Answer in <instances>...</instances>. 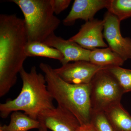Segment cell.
<instances>
[{
	"label": "cell",
	"mask_w": 131,
	"mask_h": 131,
	"mask_svg": "<svg viewBox=\"0 0 131 131\" xmlns=\"http://www.w3.org/2000/svg\"><path fill=\"white\" fill-rule=\"evenodd\" d=\"M104 38L108 47L126 61L131 59V39L122 36L120 30L121 21L113 14L107 12L104 15Z\"/></svg>",
	"instance_id": "6"
},
{
	"label": "cell",
	"mask_w": 131,
	"mask_h": 131,
	"mask_svg": "<svg viewBox=\"0 0 131 131\" xmlns=\"http://www.w3.org/2000/svg\"><path fill=\"white\" fill-rule=\"evenodd\" d=\"M38 120L52 131H80L81 126L74 115L58 105L41 113Z\"/></svg>",
	"instance_id": "8"
},
{
	"label": "cell",
	"mask_w": 131,
	"mask_h": 131,
	"mask_svg": "<svg viewBox=\"0 0 131 131\" xmlns=\"http://www.w3.org/2000/svg\"><path fill=\"white\" fill-rule=\"evenodd\" d=\"M104 70L114 78L124 94L131 92V70L118 66H108Z\"/></svg>",
	"instance_id": "16"
},
{
	"label": "cell",
	"mask_w": 131,
	"mask_h": 131,
	"mask_svg": "<svg viewBox=\"0 0 131 131\" xmlns=\"http://www.w3.org/2000/svg\"><path fill=\"white\" fill-rule=\"evenodd\" d=\"M89 62L102 67L121 66L125 62L119 55L109 47L97 48L91 51Z\"/></svg>",
	"instance_id": "13"
},
{
	"label": "cell",
	"mask_w": 131,
	"mask_h": 131,
	"mask_svg": "<svg viewBox=\"0 0 131 131\" xmlns=\"http://www.w3.org/2000/svg\"><path fill=\"white\" fill-rule=\"evenodd\" d=\"M104 25L103 19H98L85 22L78 32L69 39L84 49L91 51L97 48L108 47L104 40Z\"/></svg>",
	"instance_id": "9"
},
{
	"label": "cell",
	"mask_w": 131,
	"mask_h": 131,
	"mask_svg": "<svg viewBox=\"0 0 131 131\" xmlns=\"http://www.w3.org/2000/svg\"><path fill=\"white\" fill-rule=\"evenodd\" d=\"M23 82L21 91L13 100L0 104V115L5 119L12 113L24 111L32 118L38 120L42 112L55 107L47 89L45 75L38 73L35 66L27 72L23 68L19 73Z\"/></svg>",
	"instance_id": "2"
},
{
	"label": "cell",
	"mask_w": 131,
	"mask_h": 131,
	"mask_svg": "<svg viewBox=\"0 0 131 131\" xmlns=\"http://www.w3.org/2000/svg\"><path fill=\"white\" fill-rule=\"evenodd\" d=\"M108 0H75L69 14L64 19V26L74 24L77 20L86 22L94 19L96 13L103 8H106Z\"/></svg>",
	"instance_id": "11"
},
{
	"label": "cell",
	"mask_w": 131,
	"mask_h": 131,
	"mask_svg": "<svg viewBox=\"0 0 131 131\" xmlns=\"http://www.w3.org/2000/svg\"><path fill=\"white\" fill-rule=\"evenodd\" d=\"M71 1V0H51L54 14H59L67 9L70 5Z\"/></svg>",
	"instance_id": "19"
},
{
	"label": "cell",
	"mask_w": 131,
	"mask_h": 131,
	"mask_svg": "<svg viewBox=\"0 0 131 131\" xmlns=\"http://www.w3.org/2000/svg\"><path fill=\"white\" fill-rule=\"evenodd\" d=\"M80 131H96L91 124L81 126Z\"/></svg>",
	"instance_id": "20"
},
{
	"label": "cell",
	"mask_w": 131,
	"mask_h": 131,
	"mask_svg": "<svg viewBox=\"0 0 131 131\" xmlns=\"http://www.w3.org/2000/svg\"><path fill=\"white\" fill-rule=\"evenodd\" d=\"M39 67L44 74L47 89L58 105L74 115L81 126L90 124L92 112L90 83H68L49 64L42 62Z\"/></svg>",
	"instance_id": "3"
},
{
	"label": "cell",
	"mask_w": 131,
	"mask_h": 131,
	"mask_svg": "<svg viewBox=\"0 0 131 131\" xmlns=\"http://www.w3.org/2000/svg\"><path fill=\"white\" fill-rule=\"evenodd\" d=\"M44 43L61 52L64 57L63 60L61 62L62 65L71 62H89L91 50L84 49L77 43L69 39L66 40L54 34Z\"/></svg>",
	"instance_id": "10"
},
{
	"label": "cell",
	"mask_w": 131,
	"mask_h": 131,
	"mask_svg": "<svg viewBox=\"0 0 131 131\" xmlns=\"http://www.w3.org/2000/svg\"><path fill=\"white\" fill-rule=\"evenodd\" d=\"M105 68L82 61L69 63L54 70L61 79L68 83L88 84L98 71Z\"/></svg>",
	"instance_id": "7"
},
{
	"label": "cell",
	"mask_w": 131,
	"mask_h": 131,
	"mask_svg": "<svg viewBox=\"0 0 131 131\" xmlns=\"http://www.w3.org/2000/svg\"><path fill=\"white\" fill-rule=\"evenodd\" d=\"M41 127H40L39 129H38V131H49L48 130V129L45 126L43 125H42L41 124Z\"/></svg>",
	"instance_id": "21"
},
{
	"label": "cell",
	"mask_w": 131,
	"mask_h": 131,
	"mask_svg": "<svg viewBox=\"0 0 131 131\" xmlns=\"http://www.w3.org/2000/svg\"><path fill=\"white\" fill-rule=\"evenodd\" d=\"M41 124L38 120H35L25 113L13 112L11 115L10 122L8 125L0 126V130L3 131H28L32 129H38Z\"/></svg>",
	"instance_id": "14"
},
{
	"label": "cell",
	"mask_w": 131,
	"mask_h": 131,
	"mask_svg": "<svg viewBox=\"0 0 131 131\" xmlns=\"http://www.w3.org/2000/svg\"><path fill=\"white\" fill-rule=\"evenodd\" d=\"M24 14L28 42L44 43L61 24L54 15L51 0H12Z\"/></svg>",
	"instance_id": "4"
},
{
	"label": "cell",
	"mask_w": 131,
	"mask_h": 131,
	"mask_svg": "<svg viewBox=\"0 0 131 131\" xmlns=\"http://www.w3.org/2000/svg\"><path fill=\"white\" fill-rule=\"evenodd\" d=\"M114 131H131V115L121 102L109 107L105 111Z\"/></svg>",
	"instance_id": "12"
},
{
	"label": "cell",
	"mask_w": 131,
	"mask_h": 131,
	"mask_svg": "<svg viewBox=\"0 0 131 131\" xmlns=\"http://www.w3.org/2000/svg\"><path fill=\"white\" fill-rule=\"evenodd\" d=\"M25 53L28 57H39L56 59L61 62L64 57L60 51L50 47L43 42L33 41L27 42Z\"/></svg>",
	"instance_id": "15"
},
{
	"label": "cell",
	"mask_w": 131,
	"mask_h": 131,
	"mask_svg": "<svg viewBox=\"0 0 131 131\" xmlns=\"http://www.w3.org/2000/svg\"><path fill=\"white\" fill-rule=\"evenodd\" d=\"M90 84L92 110L104 112L112 105L121 102L124 93L114 78L104 69L96 73Z\"/></svg>",
	"instance_id": "5"
},
{
	"label": "cell",
	"mask_w": 131,
	"mask_h": 131,
	"mask_svg": "<svg viewBox=\"0 0 131 131\" xmlns=\"http://www.w3.org/2000/svg\"><path fill=\"white\" fill-rule=\"evenodd\" d=\"M90 124L96 131H114L104 111L92 110Z\"/></svg>",
	"instance_id": "18"
},
{
	"label": "cell",
	"mask_w": 131,
	"mask_h": 131,
	"mask_svg": "<svg viewBox=\"0 0 131 131\" xmlns=\"http://www.w3.org/2000/svg\"><path fill=\"white\" fill-rule=\"evenodd\" d=\"M106 9L122 21L131 17V0H108Z\"/></svg>",
	"instance_id": "17"
},
{
	"label": "cell",
	"mask_w": 131,
	"mask_h": 131,
	"mask_svg": "<svg viewBox=\"0 0 131 131\" xmlns=\"http://www.w3.org/2000/svg\"><path fill=\"white\" fill-rule=\"evenodd\" d=\"M28 42L24 19L16 15H0V97L16 83L27 58Z\"/></svg>",
	"instance_id": "1"
},
{
	"label": "cell",
	"mask_w": 131,
	"mask_h": 131,
	"mask_svg": "<svg viewBox=\"0 0 131 131\" xmlns=\"http://www.w3.org/2000/svg\"><path fill=\"white\" fill-rule=\"evenodd\" d=\"M0 131H3L1 130H0Z\"/></svg>",
	"instance_id": "22"
}]
</instances>
